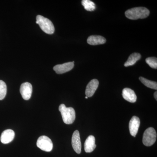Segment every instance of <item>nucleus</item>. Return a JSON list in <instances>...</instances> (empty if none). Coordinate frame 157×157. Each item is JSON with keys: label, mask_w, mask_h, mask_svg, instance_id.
Returning a JSON list of instances; mask_svg holds the SVG:
<instances>
[{"label": "nucleus", "mask_w": 157, "mask_h": 157, "mask_svg": "<svg viewBox=\"0 0 157 157\" xmlns=\"http://www.w3.org/2000/svg\"><path fill=\"white\" fill-rule=\"evenodd\" d=\"M150 11L144 7H137L128 9L125 13L126 17L131 20L143 19L148 17Z\"/></svg>", "instance_id": "nucleus-1"}, {"label": "nucleus", "mask_w": 157, "mask_h": 157, "mask_svg": "<svg viewBox=\"0 0 157 157\" xmlns=\"http://www.w3.org/2000/svg\"><path fill=\"white\" fill-rule=\"evenodd\" d=\"M59 109L65 124H70L74 122L76 118V113L73 108L67 107L65 104H62L59 107Z\"/></svg>", "instance_id": "nucleus-2"}, {"label": "nucleus", "mask_w": 157, "mask_h": 157, "mask_svg": "<svg viewBox=\"0 0 157 157\" xmlns=\"http://www.w3.org/2000/svg\"><path fill=\"white\" fill-rule=\"evenodd\" d=\"M36 23L39 25L42 30L46 34L51 35L54 33L55 28L53 23L48 18H45L42 15H37Z\"/></svg>", "instance_id": "nucleus-3"}, {"label": "nucleus", "mask_w": 157, "mask_h": 157, "mask_svg": "<svg viewBox=\"0 0 157 157\" xmlns=\"http://www.w3.org/2000/svg\"><path fill=\"white\" fill-rule=\"evenodd\" d=\"M157 138V133L153 128H149L145 130L143 134V144L146 146H151L155 142Z\"/></svg>", "instance_id": "nucleus-4"}, {"label": "nucleus", "mask_w": 157, "mask_h": 157, "mask_svg": "<svg viewBox=\"0 0 157 157\" xmlns=\"http://www.w3.org/2000/svg\"><path fill=\"white\" fill-rule=\"evenodd\" d=\"M37 146L43 151L50 152L53 148V144L49 137L46 136H42L37 140Z\"/></svg>", "instance_id": "nucleus-5"}, {"label": "nucleus", "mask_w": 157, "mask_h": 157, "mask_svg": "<svg viewBox=\"0 0 157 157\" xmlns=\"http://www.w3.org/2000/svg\"><path fill=\"white\" fill-rule=\"evenodd\" d=\"M20 92L22 98L25 100H29L30 99L33 93V86L30 83L25 82L21 86Z\"/></svg>", "instance_id": "nucleus-6"}, {"label": "nucleus", "mask_w": 157, "mask_h": 157, "mask_svg": "<svg viewBox=\"0 0 157 157\" xmlns=\"http://www.w3.org/2000/svg\"><path fill=\"white\" fill-rule=\"evenodd\" d=\"M140 125V119L136 116H133L130 121L129 124L130 134L135 137L138 132Z\"/></svg>", "instance_id": "nucleus-7"}, {"label": "nucleus", "mask_w": 157, "mask_h": 157, "mask_svg": "<svg viewBox=\"0 0 157 157\" xmlns=\"http://www.w3.org/2000/svg\"><path fill=\"white\" fill-rule=\"evenodd\" d=\"M74 62H68L63 64L57 65L53 67V70L59 74L69 72L74 67Z\"/></svg>", "instance_id": "nucleus-8"}, {"label": "nucleus", "mask_w": 157, "mask_h": 157, "mask_svg": "<svg viewBox=\"0 0 157 157\" xmlns=\"http://www.w3.org/2000/svg\"><path fill=\"white\" fill-rule=\"evenodd\" d=\"M72 146L74 150L77 154L81 152V142L80 135L78 131L76 130L73 133L72 138Z\"/></svg>", "instance_id": "nucleus-9"}, {"label": "nucleus", "mask_w": 157, "mask_h": 157, "mask_svg": "<svg viewBox=\"0 0 157 157\" xmlns=\"http://www.w3.org/2000/svg\"><path fill=\"white\" fill-rule=\"evenodd\" d=\"M99 86V81L98 79H93L89 82L85 91L86 95L88 98L92 97L95 92Z\"/></svg>", "instance_id": "nucleus-10"}, {"label": "nucleus", "mask_w": 157, "mask_h": 157, "mask_svg": "<svg viewBox=\"0 0 157 157\" xmlns=\"http://www.w3.org/2000/svg\"><path fill=\"white\" fill-rule=\"evenodd\" d=\"M14 136L15 133L13 130L11 129L5 130L1 135V142L4 144L9 143L14 139Z\"/></svg>", "instance_id": "nucleus-11"}, {"label": "nucleus", "mask_w": 157, "mask_h": 157, "mask_svg": "<svg viewBox=\"0 0 157 157\" xmlns=\"http://www.w3.org/2000/svg\"><path fill=\"white\" fill-rule=\"evenodd\" d=\"M122 96L124 99L130 103H135L137 101V96L135 91L128 88H126L123 90Z\"/></svg>", "instance_id": "nucleus-12"}, {"label": "nucleus", "mask_w": 157, "mask_h": 157, "mask_svg": "<svg viewBox=\"0 0 157 157\" xmlns=\"http://www.w3.org/2000/svg\"><path fill=\"white\" fill-rule=\"evenodd\" d=\"M96 147L95 138L93 135H90L85 142V151L86 153L92 152L94 151Z\"/></svg>", "instance_id": "nucleus-13"}, {"label": "nucleus", "mask_w": 157, "mask_h": 157, "mask_svg": "<svg viewBox=\"0 0 157 157\" xmlns=\"http://www.w3.org/2000/svg\"><path fill=\"white\" fill-rule=\"evenodd\" d=\"M87 43L90 45H95L104 44L106 42V39L100 36H91L88 37Z\"/></svg>", "instance_id": "nucleus-14"}, {"label": "nucleus", "mask_w": 157, "mask_h": 157, "mask_svg": "<svg viewBox=\"0 0 157 157\" xmlns=\"http://www.w3.org/2000/svg\"><path fill=\"white\" fill-rule=\"evenodd\" d=\"M141 58V55L138 53H133L129 57L128 60L125 63L124 66L125 67L133 66Z\"/></svg>", "instance_id": "nucleus-15"}, {"label": "nucleus", "mask_w": 157, "mask_h": 157, "mask_svg": "<svg viewBox=\"0 0 157 157\" xmlns=\"http://www.w3.org/2000/svg\"><path fill=\"white\" fill-rule=\"evenodd\" d=\"M139 79L140 82L147 87L152 89L157 90V83L156 82L151 81V80H148L143 77H139Z\"/></svg>", "instance_id": "nucleus-16"}, {"label": "nucleus", "mask_w": 157, "mask_h": 157, "mask_svg": "<svg viewBox=\"0 0 157 157\" xmlns=\"http://www.w3.org/2000/svg\"><path fill=\"white\" fill-rule=\"evenodd\" d=\"M82 4L86 11H92L95 10L96 5L94 2L90 0H82Z\"/></svg>", "instance_id": "nucleus-17"}, {"label": "nucleus", "mask_w": 157, "mask_h": 157, "mask_svg": "<svg viewBox=\"0 0 157 157\" xmlns=\"http://www.w3.org/2000/svg\"><path fill=\"white\" fill-rule=\"evenodd\" d=\"M7 86L2 80H0V100L5 98L7 94Z\"/></svg>", "instance_id": "nucleus-18"}, {"label": "nucleus", "mask_w": 157, "mask_h": 157, "mask_svg": "<svg viewBox=\"0 0 157 157\" xmlns=\"http://www.w3.org/2000/svg\"><path fill=\"white\" fill-rule=\"evenodd\" d=\"M146 62L152 68L157 69V58L154 57H148L146 59Z\"/></svg>", "instance_id": "nucleus-19"}, {"label": "nucleus", "mask_w": 157, "mask_h": 157, "mask_svg": "<svg viewBox=\"0 0 157 157\" xmlns=\"http://www.w3.org/2000/svg\"><path fill=\"white\" fill-rule=\"evenodd\" d=\"M154 97H155V100H156V101H157V92H155L154 93Z\"/></svg>", "instance_id": "nucleus-20"}, {"label": "nucleus", "mask_w": 157, "mask_h": 157, "mask_svg": "<svg viewBox=\"0 0 157 157\" xmlns=\"http://www.w3.org/2000/svg\"><path fill=\"white\" fill-rule=\"evenodd\" d=\"M88 98L87 97H86H86H85L86 99H88Z\"/></svg>", "instance_id": "nucleus-21"}]
</instances>
